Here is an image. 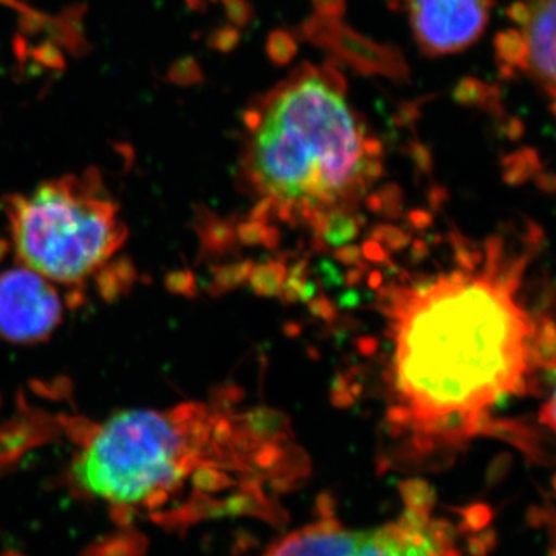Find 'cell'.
<instances>
[{"label":"cell","instance_id":"cell-1","mask_svg":"<svg viewBox=\"0 0 556 556\" xmlns=\"http://www.w3.org/2000/svg\"><path fill=\"white\" fill-rule=\"evenodd\" d=\"M541 240L527 225L517 240L496 236L482 249L459 248L460 268L391 291L388 424L416 455L495 434L490 412L497 402L535 390L540 314L526 309L519 289Z\"/></svg>","mask_w":556,"mask_h":556},{"label":"cell","instance_id":"cell-2","mask_svg":"<svg viewBox=\"0 0 556 556\" xmlns=\"http://www.w3.org/2000/svg\"><path fill=\"white\" fill-rule=\"evenodd\" d=\"M80 489L118 506L199 485L207 514L269 521L283 495L277 448L243 417L201 404L116 413L90 434L73 464Z\"/></svg>","mask_w":556,"mask_h":556},{"label":"cell","instance_id":"cell-3","mask_svg":"<svg viewBox=\"0 0 556 556\" xmlns=\"http://www.w3.org/2000/svg\"><path fill=\"white\" fill-rule=\"evenodd\" d=\"M244 124V170L260 199L251 219L308 223L321 239L328 219L350 214L382 174V142L332 68H300L252 104Z\"/></svg>","mask_w":556,"mask_h":556},{"label":"cell","instance_id":"cell-4","mask_svg":"<svg viewBox=\"0 0 556 556\" xmlns=\"http://www.w3.org/2000/svg\"><path fill=\"white\" fill-rule=\"evenodd\" d=\"M17 263L54 285L80 287L127 240L116 201L100 174L64 175L3 204Z\"/></svg>","mask_w":556,"mask_h":556},{"label":"cell","instance_id":"cell-5","mask_svg":"<svg viewBox=\"0 0 556 556\" xmlns=\"http://www.w3.org/2000/svg\"><path fill=\"white\" fill-rule=\"evenodd\" d=\"M404 510L375 529H350L334 515L327 497L313 522L270 544L260 556H464L459 540L473 529L441 517L426 482L405 484Z\"/></svg>","mask_w":556,"mask_h":556},{"label":"cell","instance_id":"cell-6","mask_svg":"<svg viewBox=\"0 0 556 556\" xmlns=\"http://www.w3.org/2000/svg\"><path fill=\"white\" fill-rule=\"evenodd\" d=\"M511 25L496 40L497 64L507 75H525L543 90L556 113V0H518Z\"/></svg>","mask_w":556,"mask_h":556},{"label":"cell","instance_id":"cell-7","mask_svg":"<svg viewBox=\"0 0 556 556\" xmlns=\"http://www.w3.org/2000/svg\"><path fill=\"white\" fill-rule=\"evenodd\" d=\"M62 317L64 303L49 278L20 263L0 273V338L17 345L43 342Z\"/></svg>","mask_w":556,"mask_h":556},{"label":"cell","instance_id":"cell-8","mask_svg":"<svg viewBox=\"0 0 556 556\" xmlns=\"http://www.w3.org/2000/svg\"><path fill=\"white\" fill-rule=\"evenodd\" d=\"M407 13L419 49L447 56L473 46L485 31L493 0H393Z\"/></svg>","mask_w":556,"mask_h":556},{"label":"cell","instance_id":"cell-9","mask_svg":"<svg viewBox=\"0 0 556 556\" xmlns=\"http://www.w3.org/2000/svg\"><path fill=\"white\" fill-rule=\"evenodd\" d=\"M285 278H287V268L283 263L270 262L254 266L249 276V283L263 298H278L283 291Z\"/></svg>","mask_w":556,"mask_h":556},{"label":"cell","instance_id":"cell-10","mask_svg":"<svg viewBox=\"0 0 556 556\" xmlns=\"http://www.w3.org/2000/svg\"><path fill=\"white\" fill-rule=\"evenodd\" d=\"M236 237H239L243 244H265V247H274L278 240V233H274L273 228L266 226V223L251 219L249 223L239 226Z\"/></svg>","mask_w":556,"mask_h":556},{"label":"cell","instance_id":"cell-11","mask_svg":"<svg viewBox=\"0 0 556 556\" xmlns=\"http://www.w3.org/2000/svg\"><path fill=\"white\" fill-rule=\"evenodd\" d=\"M254 268L251 262L236 263V265L225 266L217 273V285L223 291L239 285L244 283L251 276V270Z\"/></svg>","mask_w":556,"mask_h":556},{"label":"cell","instance_id":"cell-12","mask_svg":"<svg viewBox=\"0 0 556 556\" xmlns=\"http://www.w3.org/2000/svg\"><path fill=\"white\" fill-rule=\"evenodd\" d=\"M540 422L556 433V390L544 402L543 408L540 412Z\"/></svg>","mask_w":556,"mask_h":556},{"label":"cell","instance_id":"cell-13","mask_svg":"<svg viewBox=\"0 0 556 556\" xmlns=\"http://www.w3.org/2000/svg\"><path fill=\"white\" fill-rule=\"evenodd\" d=\"M311 309L321 318L334 317V308H332L331 303H329L327 299L313 300V302H311Z\"/></svg>","mask_w":556,"mask_h":556},{"label":"cell","instance_id":"cell-14","mask_svg":"<svg viewBox=\"0 0 556 556\" xmlns=\"http://www.w3.org/2000/svg\"><path fill=\"white\" fill-rule=\"evenodd\" d=\"M339 258L343 260V262L353 263L357 262L358 260V249L351 247V248H343V251L338 252Z\"/></svg>","mask_w":556,"mask_h":556}]
</instances>
